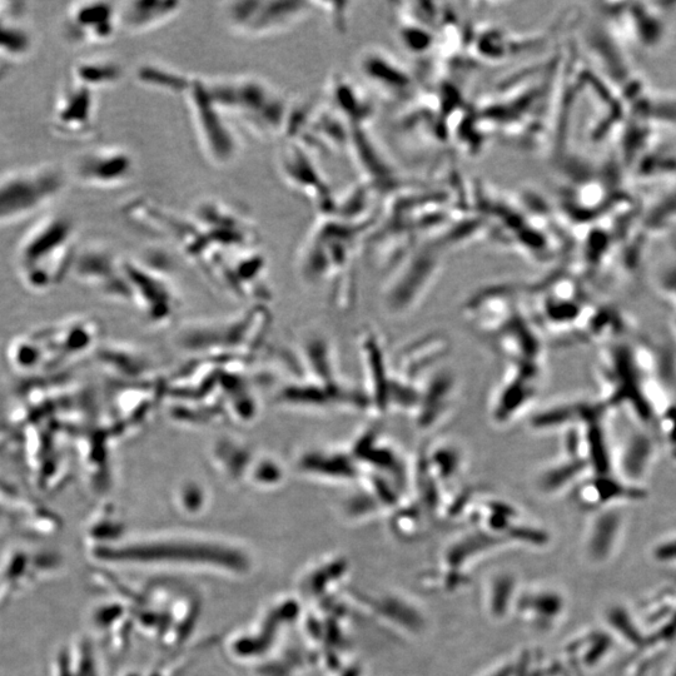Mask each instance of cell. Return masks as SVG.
<instances>
[{"mask_svg": "<svg viewBox=\"0 0 676 676\" xmlns=\"http://www.w3.org/2000/svg\"><path fill=\"white\" fill-rule=\"evenodd\" d=\"M104 550L108 551H103V558L113 563L212 569L230 575L246 574L252 565L240 546L197 536L163 535Z\"/></svg>", "mask_w": 676, "mask_h": 676, "instance_id": "cell-1", "label": "cell"}, {"mask_svg": "<svg viewBox=\"0 0 676 676\" xmlns=\"http://www.w3.org/2000/svg\"><path fill=\"white\" fill-rule=\"evenodd\" d=\"M205 86L223 113L240 118L253 132L273 134L285 126V103L270 84L238 77L205 81Z\"/></svg>", "mask_w": 676, "mask_h": 676, "instance_id": "cell-2", "label": "cell"}, {"mask_svg": "<svg viewBox=\"0 0 676 676\" xmlns=\"http://www.w3.org/2000/svg\"><path fill=\"white\" fill-rule=\"evenodd\" d=\"M311 13V3L238 0L223 4L227 26L238 36L263 38L287 31Z\"/></svg>", "mask_w": 676, "mask_h": 676, "instance_id": "cell-3", "label": "cell"}, {"mask_svg": "<svg viewBox=\"0 0 676 676\" xmlns=\"http://www.w3.org/2000/svg\"><path fill=\"white\" fill-rule=\"evenodd\" d=\"M193 119L202 146L213 162L226 164L236 156L237 144L220 108L208 93L205 82L191 81L187 91Z\"/></svg>", "mask_w": 676, "mask_h": 676, "instance_id": "cell-4", "label": "cell"}, {"mask_svg": "<svg viewBox=\"0 0 676 676\" xmlns=\"http://www.w3.org/2000/svg\"><path fill=\"white\" fill-rule=\"evenodd\" d=\"M61 181L51 171L23 172L0 181V223L14 220L52 198Z\"/></svg>", "mask_w": 676, "mask_h": 676, "instance_id": "cell-5", "label": "cell"}, {"mask_svg": "<svg viewBox=\"0 0 676 676\" xmlns=\"http://www.w3.org/2000/svg\"><path fill=\"white\" fill-rule=\"evenodd\" d=\"M541 367L514 366L513 374L500 385L492 405V416L499 424H509L531 405L539 390Z\"/></svg>", "mask_w": 676, "mask_h": 676, "instance_id": "cell-6", "label": "cell"}, {"mask_svg": "<svg viewBox=\"0 0 676 676\" xmlns=\"http://www.w3.org/2000/svg\"><path fill=\"white\" fill-rule=\"evenodd\" d=\"M133 162L131 156L119 149H103L89 154L79 166L83 180L98 185H113L131 175Z\"/></svg>", "mask_w": 676, "mask_h": 676, "instance_id": "cell-7", "label": "cell"}, {"mask_svg": "<svg viewBox=\"0 0 676 676\" xmlns=\"http://www.w3.org/2000/svg\"><path fill=\"white\" fill-rule=\"evenodd\" d=\"M183 4L167 0H147V2L128 3L122 11L121 22L132 32H144L162 26L176 17Z\"/></svg>", "mask_w": 676, "mask_h": 676, "instance_id": "cell-8", "label": "cell"}, {"mask_svg": "<svg viewBox=\"0 0 676 676\" xmlns=\"http://www.w3.org/2000/svg\"><path fill=\"white\" fill-rule=\"evenodd\" d=\"M623 531V518L616 511L606 510L591 526L588 548L595 561L603 563L614 553Z\"/></svg>", "mask_w": 676, "mask_h": 676, "instance_id": "cell-9", "label": "cell"}, {"mask_svg": "<svg viewBox=\"0 0 676 676\" xmlns=\"http://www.w3.org/2000/svg\"><path fill=\"white\" fill-rule=\"evenodd\" d=\"M114 18H116V13L109 4H89V6L79 9L73 16L77 28H91L88 36L97 39H106L112 36Z\"/></svg>", "mask_w": 676, "mask_h": 676, "instance_id": "cell-10", "label": "cell"}, {"mask_svg": "<svg viewBox=\"0 0 676 676\" xmlns=\"http://www.w3.org/2000/svg\"><path fill=\"white\" fill-rule=\"evenodd\" d=\"M138 79L149 86L164 89L168 92H186L190 87L191 81H188L182 74L169 72L163 67L147 66L139 69Z\"/></svg>", "mask_w": 676, "mask_h": 676, "instance_id": "cell-11", "label": "cell"}, {"mask_svg": "<svg viewBox=\"0 0 676 676\" xmlns=\"http://www.w3.org/2000/svg\"><path fill=\"white\" fill-rule=\"evenodd\" d=\"M608 619L610 625L614 626L616 633L623 636L625 644L640 646L644 643L645 631L643 625L636 623L638 620L629 613L628 609L623 608V606L611 609Z\"/></svg>", "mask_w": 676, "mask_h": 676, "instance_id": "cell-12", "label": "cell"}, {"mask_svg": "<svg viewBox=\"0 0 676 676\" xmlns=\"http://www.w3.org/2000/svg\"><path fill=\"white\" fill-rule=\"evenodd\" d=\"M119 69L113 64H87L79 69V77L89 83H111L119 78Z\"/></svg>", "mask_w": 676, "mask_h": 676, "instance_id": "cell-13", "label": "cell"}, {"mask_svg": "<svg viewBox=\"0 0 676 676\" xmlns=\"http://www.w3.org/2000/svg\"><path fill=\"white\" fill-rule=\"evenodd\" d=\"M654 555L659 563L676 565V536L656 545Z\"/></svg>", "mask_w": 676, "mask_h": 676, "instance_id": "cell-14", "label": "cell"}, {"mask_svg": "<svg viewBox=\"0 0 676 676\" xmlns=\"http://www.w3.org/2000/svg\"><path fill=\"white\" fill-rule=\"evenodd\" d=\"M665 676H676V663L673 666H670V669Z\"/></svg>", "mask_w": 676, "mask_h": 676, "instance_id": "cell-15", "label": "cell"}]
</instances>
